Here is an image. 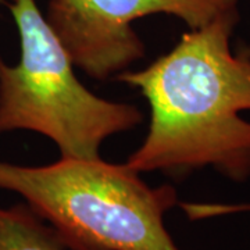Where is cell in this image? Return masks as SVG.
<instances>
[{
    "instance_id": "obj_5",
    "label": "cell",
    "mask_w": 250,
    "mask_h": 250,
    "mask_svg": "<svg viewBox=\"0 0 250 250\" xmlns=\"http://www.w3.org/2000/svg\"><path fill=\"white\" fill-rule=\"evenodd\" d=\"M0 250H67L53 227L27 205L0 207Z\"/></svg>"
},
{
    "instance_id": "obj_3",
    "label": "cell",
    "mask_w": 250,
    "mask_h": 250,
    "mask_svg": "<svg viewBox=\"0 0 250 250\" xmlns=\"http://www.w3.org/2000/svg\"><path fill=\"white\" fill-rule=\"evenodd\" d=\"M9 9L21 57L16 65L0 57V135L34 131L52 139L62 159L96 160L107 138L142 124L136 106L99 98L81 83L35 0H13Z\"/></svg>"
},
{
    "instance_id": "obj_4",
    "label": "cell",
    "mask_w": 250,
    "mask_h": 250,
    "mask_svg": "<svg viewBox=\"0 0 250 250\" xmlns=\"http://www.w3.org/2000/svg\"><path fill=\"white\" fill-rule=\"evenodd\" d=\"M239 0H50L45 17L74 65L98 81L116 78L145 57L132 28L138 18L168 14L190 29L210 22Z\"/></svg>"
},
{
    "instance_id": "obj_6",
    "label": "cell",
    "mask_w": 250,
    "mask_h": 250,
    "mask_svg": "<svg viewBox=\"0 0 250 250\" xmlns=\"http://www.w3.org/2000/svg\"><path fill=\"white\" fill-rule=\"evenodd\" d=\"M181 208L190 220H202L218 215L236 214L250 211V205H203V203H181Z\"/></svg>"
},
{
    "instance_id": "obj_1",
    "label": "cell",
    "mask_w": 250,
    "mask_h": 250,
    "mask_svg": "<svg viewBox=\"0 0 250 250\" xmlns=\"http://www.w3.org/2000/svg\"><path fill=\"white\" fill-rule=\"evenodd\" d=\"M238 7L182 34L167 54L117 81L139 90L150 107L142 145L125 164L136 172L182 177L211 167L235 182L250 177V59L233 54Z\"/></svg>"
},
{
    "instance_id": "obj_2",
    "label": "cell",
    "mask_w": 250,
    "mask_h": 250,
    "mask_svg": "<svg viewBox=\"0 0 250 250\" xmlns=\"http://www.w3.org/2000/svg\"><path fill=\"white\" fill-rule=\"evenodd\" d=\"M0 189L18 193L67 250H181L164 215L171 185L150 187L126 164L60 159L41 167L0 160Z\"/></svg>"
}]
</instances>
